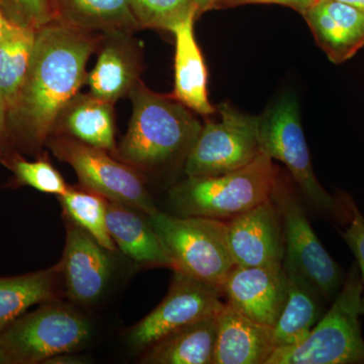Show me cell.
<instances>
[{
  "instance_id": "6da1fadb",
  "label": "cell",
  "mask_w": 364,
  "mask_h": 364,
  "mask_svg": "<svg viewBox=\"0 0 364 364\" xmlns=\"http://www.w3.org/2000/svg\"><path fill=\"white\" fill-rule=\"evenodd\" d=\"M102 39L58 21L37 30L26 77L7 109L14 150L43 154L62 112L86 82V64Z\"/></svg>"
},
{
  "instance_id": "8fae6325",
  "label": "cell",
  "mask_w": 364,
  "mask_h": 364,
  "mask_svg": "<svg viewBox=\"0 0 364 364\" xmlns=\"http://www.w3.org/2000/svg\"><path fill=\"white\" fill-rule=\"evenodd\" d=\"M272 198L284 228V261L291 263L323 298L329 299L336 296L342 287L341 269L318 240L303 207L296 196L279 182Z\"/></svg>"
},
{
  "instance_id": "8992f818",
  "label": "cell",
  "mask_w": 364,
  "mask_h": 364,
  "mask_svg": "<svg viewBox=\"0 0 364 364\" xmlns=\"http://www.w3.org/2000/svg\"><path fill=\"white\" fill-rule=\"evenodd\" d=\"M91 336L92 325L85 314L54 299L14 321L0 335V348L9 364L46 363L81 350Z\"/></svg>"
},
{
  "instance_id": "1f68e13d",
  "label": "cell",
  "mask_w": 364,
  "mask_h": 364,
  "mask_svg": "<svg viewBox=\"0 0 364 364\" xmlns=\"http://www.w3.org/2000/svg\"><path fill=\"white\" fill-rule=\"evenodd\" d=\"M14 150L7 124L6 100L0 92V160L13 153Z\"/></svg>"
},
{
  "instance_id": "d6a6232c",
  "label": "cell",
  "mask_w": 364,
  "mask_h": 364,
  "mask_svg": "<svg viewBox=\"0 0 364 364\" xmlns=\"http://www.w3.org/2000/svg\"><path fill=\"white\" fill-rule=\"evenodd\" d=\"M193 1L195 2L198 9V16L210 9H217V0H193Z\"/></svg>"
},
{
  "instance_id": "9c48e42d",
  "label": "cell",
  "mask_w": 364,
  "mask_h": 364,
  "mask_svg": "<svg viewBox=\"0 0 364 364\" xmlns=\"http://www.w3.org/2000/svg\"><path fill=\"white\" fill-rule=\"evenodd\" d=\"M217 111L221 121L203 124L186 157L188 177L222 176L246 166L259 154L260 117L241 114L228 104Z\"/></svg>"
},
{
  "instance_id": "9a60e30c",
  "label": "cell",
  "mask_w": 364,
  "mask_h": 364,
  "mask_svg": "<svg viewBox=\"0 0 364 364\" xmlns=\"http://www.w3.org/2000/svg\"><path fill=\"white\" fill-rule=\"evenodd\" d=\"M303 16L333 63H343L364 46V14L355 7L338 0H317Z\"/></svg>"
},
{
  "instance_id": "30bf717a",
  "label": "cell",
  "mask_w": 364,
  "mask_h": 364,
  "mask_svg": "<svg viewBox=\"0 0 364 364\" xmlns=\"http://www.w3.org/2000/svg\"><path fill=\"white\" fill-rule=\"evenodd\" d=\"M222 296L217 289L184 273L174 272L164 299L131 328L127 335L129 346L136 352H143L181 328L217 317L226 305Z\"/></svg>"
},
{
  "instance_id": "4316f807",
  "label": "cell",
  "mask_w": 364,
  "mask_h": 364,
  "mask_svg": "<svg viewBox=\"0 0 364 364\" xmlns=\"http://www.w3.org/2000/svg\"><path fill=\"white\" fill-rule=\"evenodd\" d=\"M0 164L14 174L13 188L30 186L41 193L57 196L64 195L69 188L65 179L53 166L46 154H41L33 161H28L20 152L14 151L2 158Z\"/></svg>"
},
{
  "instance_id": "ac0fdd59",
  "label": "cell",
  "mask_w": 364,
  "mask_h": 364,
  "mask_svg": "<svg viewBox=\"0 0 364 364\" xmlns=\"http://www.w3.org/2000/svg\"><path fill=\"white\" fill-rule=\"evenodd\" d=\"M107 226L117 247L146 267L171 268L150 217L136 208L107 200Z\"/></svg>"
},
{
  "instance_id": "7402d4cb",
  "label": "cell",
  "mask_w": 364,
  "mask_h": 364,
  "mask_svg": "<svg viewBox=\"0 0 364 364\" xmlns=\"http://www.w3.org/2000/svg\"><path fill=\"white\" fill-rule=\"evenodd\" d=\"M64 293L60 261L46 269L0 277V335L28 309L60 299Z\"/></svg>"
},
{
  "instance_id": "5bb4252c",
  "label": "cell",
  "mask_w": 364,
  "mask_h": 364,
  "mask_svg": "<svg viewBox=\"0 0 364 364\" xmlns=\"http://www.w3.org/2000/svg\"><path fill=\"white\" fill-rule=\"evenodd\" d=\"M223 294L227 304L244 316L274 327L287 296L284 265L245 267L235 265L228 275Z\"/></svg>"
},
{
  "instance_id": "ffe728a7",
  "label": "cell",
  "mask_w": 364,
  "mask_h": 364,
  "mask_svg": "<svg viewBox=\"0 0 364 364\" xmlns=\"http://www.w3.org/2000/svg\"><path fill=\"white\" fill-rule=\"evenodd\" d=\"M287 275V296L273 338L277 348L303 343L322 318L320 293L291 263H282Z\"/></svg>"
},
{
  "instance_id": "44dd1931",
  "label": "cell",
  "mask_w": 364,
  "mask_h": 364,
  "mask_svg": "<svg viewBox=\"0 0 364 364\" xmlns=\"http://www.w3.org/2000/svg\"><path fill=\"white\" fill-rule=\"evenodd\" d=\"M54 135L71 136L114 155L117 147L114 104L91 93H78L60 116Z\"/></svg>"
},
{
  "instance_id": "5b68a950",
  "label": "cell",
  "mask_w": 364,
  "mask_h": 364,
  "mask_svg": "<svg viewBox=\"0 0 364 364\" xmlns=\"http://www.w3.org/2000/svg\"><path fill=\"white\" fill-rule=\"evenodd\" d=\"M150 221L171 261L172 270L223 294L228 275L236 265L228 243L227 222L160 210L151 215Z\"/></svg>"
},
{
  "instance_id": "7a4b0ae2",
  "label": "cell",
  "mask_w": 364,
  "mask_h": 364,
  "mask_svg": "<svg viewBox=\"0 0 364 364\" xmlns=\"http://www.w3.org/2000/svg\"><path fill=\"white\" fill-rule=\"evenodd\" d=\"M133 114L112 156L141 173L157 174L186 162L203 124L173 95L153 92L139 81L129 95Z\"/></svg>"
},
{
  "instance_id": "d6986e66",
  "label": "cell",
  "mask_w": 364,
  "mask_h": 364,
  "mask_svg": "<svg viewBox=\"0 0 364 364\" xmlns=\"http://www.w3.org/2000/svg\"><path fill=\"white\" fill-rule=\"evenodd\" d=\"M196 16H189L172 33L176 36L174 91L172 95L191 111L208 117L217 112L208 97V72L193 25Z\"/></svg>"
},
{
  "instance_id": "4dcf8cb0",
  "label": "cell",
  "mask_w": 364,
  "mask_h": 364,
  "mask_svg": "<svg viewBox=\"0 0 364 364\" xmlns=\"http://www.w3.org/2000/svg\"><path fill=\"white\" fill-rule=\"evenodd\" d=\"M316 1L317 0H217V9L248 4H273L291 7L298 13L304 14Z\"/></svg>"
},
{
  "instance_id": "83f0119b",
  "label": "cell",
  "mask_w": 364,
  "mask_h": 364,
  "mask_svg": "<svg viewBox=\"0 0 364 364\" xmlns=\"http://www.w3.org/2000/svg\"><path fill=\"white\" fill-rule=\"evenodd\" d=\"M139 26L172 31L189 16H198L193 0H130Z\"/></svg>"
},
{
  "instance_id": "603a6c76",
  "label": "cell",
  "mask_w": 364,
  "mask_h": 364,
  "mask_svg": "<svg viewBox=\"0 0 364 364\" xmlns=\"http://www.w3.org/2000/svg\"><path fill=\"white\" fill-rule=\"evenodd\" d=\"M218 316L181 328L143 351V364H213Z\"/></svg>"
},
{
  "instance_id": "e0dca14e",
  "label": "cell",
  "mask_w": 364,
  "mask_h": 364,
  "mask_svg": "<svg viewBox=\"0 0 364 364\" xmlns=\"http://www.w3.org/2000/svg\"><path fill=\"white\" fill-rule=\"evenodd\" d=\"M129 35H105L107 38L104 39L97 64L86 77L91 95L112 104L119 98L129 97L140 81V61Z\"/></svg>"
},
{
  "instance_id": "836d02e7",
  "label": "cell",
  "mask_w": 364,
  "mask_h": 364,
  "mask_svg": "<svg viewBox=\"0 0 364 364\" xmlns=\"http://www.w3.org/2000/svg\"><path fill=\"white\" fill-rule=\"evenodd\" d=\"M338 1L344 2V4L355 7L358 11H363L364 14V0H338Z\"/></svg>"
},
{
  "instance_id": "3957f363",
  "label": "cell",
  "mask_w": 364,
  "mask_h": 364,
  "mask_svg": "<svg viewBox=\"0 0 364 364\" xmlns=\"http://www.w3.org/2000/svg\"><path fill=\"white\" fill-rule=\"evenodd\" d=\"M272 159L259 152L246 166L218 176L188 177L169 191L177 215L229 221L267 202L277 188Z\"/></svg>"
},
{
  "instance_id": "ba28073f",
  "label": "cell",
  "mask_w": 364,
  "mask_h": 364,
  "mask_svg": "<svg viewBox=\"0 0 364 364\" xmlns=\"http://www.w3.org/2000/svg\"><path fill=\"white\" fill-rule=\"evenodd\" d=\"M259 146L261 152L286 165L304 195L316 208L349 217L347 208L341 210L315 176L301 127L299 102L293 95H284L260 116Z\"/></svg>"
},
{
  "instance_id": "cb8c5ba5",
  "label": "cell",
  "mask_w": 364,
  "mask_h": 364,
  "mask_svg": "<svg viewBox=\"0 0 364 364\" xmlns=\"http://www.w3.org/2000/svg\"><path fill=\"white\" fill-rule=\"evenodd\" d=\"M56 21L87 33H131L139 26L130 0H55Z\"/></svg>"
},
{
  "instance_id": "2e32d148",
  "label": "cell",
  "mask_w": 364,
  "mask_h": 364,
  "mask_svg": "<svg viewBox=\"0 0 364 364\" xmlns=\"http://www.w3.org/2000/svg\"><path fill=\"white\" fill-rule=\"evenodd\" d=\"M275 348L272 326L251 320L226 303L218 316L213 364H267Z\"/></svg>"
},
{
  "instance_id": "d4e9b609",
  "label": "cell",
  "mask_w": 364,
  "mask_h": 364,
  "mask_svg": "<svg viewBox=\"0 0 364 364\" xmlns=\"http://www.w3.org/2000/svg\"><path fill=\"white\" fill-rule=\"evenodd\" d=\"M36 33L33 28L4 23L0 37V92L7 109L18 95L32 58Z\"/></svg>"
},
{
  "instance_id": "52a82bcc",
  "label": "cell",
  "mask_w": 364,
  "mask_h": 364,
  "mask_svg": "<svg viewBox=\"0 0 364 364\" xmlns=\"http://www.w3.org/2000/svg\"><path fill=\"white\" fill-rule=\"evenodd\" d=\"M46 147L60 161L70 165L83 188L109 202L136 208L149 217L159 210L146 186L143 174L107 151L65 135L50 136Z\"/></svg>"
},
{
  "instance_id": "4fadbf2b",
  "label": "cell",
  "mask_w": 364,
  "mask_h": 364,
  "mask_svg": "<svg viewBox=\"0 0 364 364\" xmlns=\"http://www.w3.org/2000/svg\"><path fill=\"white\" fill-rule=\"evenodd\" d=\"M227 235L235 264L255 267L284 263V228L272 198L229 220Z\"/></svg>"
},
{
  "instance_id": "d590c367",
  "label": "cell",
  "mask_w": 364,
  "mask_h": 364,
  "mask_svg": "<svg viewBox=\"0 0 364 364\" xmlns=\"http://www.w3.org/2000/svg\"><path fill=\"white\" fill-rule=\"evenodd\" d=\"M0 364H9V361H7L6 355H4L1 348H0Z\"/></svg>"
},
{
  "instance_id": "e575fe53",
  "label": "cell",
  "mask_w": 364,
  "mask_h": 364,
  "mask_svg": "<svg viewBox=\"0 0 364 364\" xmlns=\"http://www.w3.org/2000/svg\"><path fill=\"white\" fill-rule=\"evenodd\" d=\"M6 18H4L2 14L1 9H0V37H1L2 30H4V23H6Z\"/></svg>"
},
{
  "instance_id": "484cf974",
  "label": "cell",
  "mask_w": 364,
  "mask_h": 364,
  "mask_svg": "<svg viewBox=\"0 0 364 364\" xmlns=\"http://www.w3.org/2000/svg\"><path fill=\"white\" fill-rule=\"evenodd\" d=\"M58 198L63 218L85 230L107 250L116 252V243L107 226V198L80 184L69 186L66 193Z\"/></svg>"
},
{
  "instance_id": "277c9868",
  "label": "cell",
  "mask_w": 364,
  "mask_h": 364,
  "mask_svg": "<svg viewBox=\"0 0 364 364\" xmlns=\"http://www.w3.org/2000/svg\"><path fill=\"white\" fill-rule=\"evenodd\" d=\"M364 315V282L352 267L330 310L303 343L275 348L267 364L364 363L360 316Z\"/></svg>"
},
{
  "instance_id": "f546056e",
  "label": "cell",
  "mask_w": 364,
  "mask_h": 364,
  "mask_svg": "<svg viewBox=\"0 0 364 364\" xmlns=\"http://www.w3.org/2000/svg\"><path fill=\"white\" fill-rule=\"evenodd\" d=\"M343 203L349 213L350 224L342 233L344 240L355 255L359 272L364 282V217L349 196H344Z\"/></svg>"
},
{
  "instance_id": "7c38bea8",
  "label": "cell",
  "mask_w": 364,
  "mask_h": 364,
  "mask_svg": "<svg viewBox=\"0 0 364 364\" xmlns=\"http://www.w3.org/2000/svg\"><path fill=\"white\" fill-rule=\"evenodd\" d=\"M64 221L65 247L60 263L66 296L78 306L95 305L111 284L112 252L70 220Z\"/></svg>"
},
{
  "instance_id": "f1b7e54d",
  "label": "cell",
  "mask_w": 364,
  "mask_h": 364,
  "mask_svg": "<svg viewBox=\"0 0 364 364\" xmlns=\"http://www.w3.org/2000/svg\"><path fill=\"white\" fill-rule=\"evenodd\" d=\"M0 9L6 20L36 31L56 21L55 0H0Z\"/></svg>"
}]
</instances>
